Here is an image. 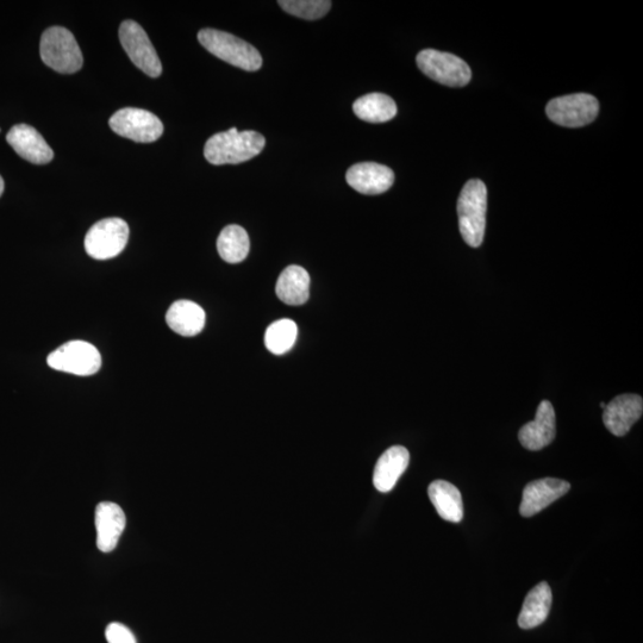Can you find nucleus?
I'll list each match as a JSON object with an SVG mask.
<instances>
[{
  "instance_id": "6e6552de",
  "label": "nucleus",
  "mask_w": 643,
  "mask_h": 643,
  "mask_svg": "<svg viewBox=\"0 0 643 643\" xmlns=\"http://www.w3.org/2000/svg\"><path fill=\"white\" fill-rule=\"evenodd\" d=\"M549 120L566 128L588 126L599 112L597 99L588 93H576L552 99L546 108Z\"/></svg>"
},
{
  "instance_id": "f3484780",
  "label": "nucleus",
  "mask_w": 643,
  "mask_h": 643,
  "mask_svg": "<svg viewBox=\"0 0 643 643\" xmlns=\"http://www.w3.org/2000/svg\"><path fill=\"white\" fill-rule=\"evenodd\" d=\"M410 454L403 446H393L379 458L373 473V484L379 492L387 493L395 488L399 478L407 471Z\"/></svg>"
},
{
  "instance_id": "cd10ccee",
  "label": "nucleus",
  "mask_w": 643,
  "mask_h": 643,
  "mask_svg": "<svg viewBox=\"0 0 643 643\" xmlns=\"http://www.w3.org/2000/svg\"><path fill=\"white\" fill-rule=\"evenodd\" d=\"M605 407H607V404L601 403V408L604 409Z\"/></svg>"
},
{
  "instance_id": "2eb2a0df",
  "label": "nucleus",
  "mask_w": 643,
  "mask_h": 643,
  "mask_svg": "<svg viewBox=\"0 0 643 643\" xmlns=\"http://www.w3.org/2000/svg\"><path fill=\"white\" fill-rule=\"evenodd\" d=\"M97 547L110 553L118 545L127 520L120 505L112 502L99 503L96 509Z\"/></svg>"
},
{
  "instance_id": "b1692460",
  "label": "nucleus",
  "mask_w": 643,
  "mask_h": 643,
  "mask_svg": "<svg viewBox=\"0 0 643 643\" xmlns=\"http://www.w3.org/2000/svg\"><path fill=\"white\" fill-rule=\"evenodd\" d=\"M298 335L297 324L289 318L271 324L265 333V346L273 354L283 355L295 346Z\"/></svg>"
},
{
  "instance_id": "4468645a",
  "label": "nucleus",
  "mask_w": 643,
  "mask_h": 643,
  "mask_svg": "<svg viewBox=\"0 0 643 643\" xmlns=\"http://www.w3.org/2000/svg\"><path fill=\"white\" fill-rule=\"evenodd\" d=\"M570 489V483L555 478H545L529 483L523 490L521 515L532 517L539 514L557 499L565 496Z\"/></svg>"
},
{
  "instance_id": "a878e982",
  "label": "nucleus",
  "mask_w": 643,
  "mask_h": 643,
  "mask_svg": "<svg viewBox=\"0 0 643 643\" xmlns=\"http://www.w3.org/2000/svg\"><path fill=\"white\" fill-rule=\"evenodd\" d=\"M105 636L108 643H137L131 630L118 622L109 624Z\"/></svg>"
},
{
  "instance_id": "4be33fe9",
  "label": "nucleus",
  "mask_w": 643,
  "mask_h": 643,
  "mask_svg": "<svg viewBox=\"0 0 643 643\" xmlns=\"http://www.w3.org/2000/svg\"><path fill=\"white\" fill-rule=\"evenodd\" d=\"M353 111L362 121L384 123L391 121L397 115V105L384 93H370L355 101Z\"/></svg>"
},
{
  "instance_id": "ddd939ff",
  "label": "nucleus",
  "mask_w": 643,
  "mask_h": 643,
  "mask_svg": "<svg viewBox=\"0 0 643 643\" xmlns=\"http://www.w3.org/2000/svg\"><path fill=\"white\" fill-rule=\"evenodd\" d=\"M643 412V399L639 395H621L604 408L603 422L609 432L618 438L627 435Z\"/></svg>"
},
{
  "instance_id": "393cba45",
  "label": "nucleus",
  "mask_w": 643,
  "mask_h": 643,
  "mask_svg": "<svg viewBox=\"0 0 643 643\" xmlns=\"http://www.w3.org/2000/svg\"><path fill=\"white\" fill-rule=\"evenodd\" d=\"M278 4L287 14L308 21L320 20L332 8L329 0H280Z\"/></svg>"
},
{
  "instance_id": "f03ea898",
  "label": "nucleus",
  "mask_w": 643,
  "mask_h": 643,
  "mask_svg": "<svg viewBox=\"0 0 643 643\" xmlns=\"http://www.w3.org/2000/svg\"><path fill=\"white\" fill-rule=\"evenodd\" d=\"M460 233L468 246H482L488 211V189L482 180L467 181L458 201Z\"/></svg>"
},
{
  "instance_id": "423d86ee",
  "label": "nucleus",
  "mask_w": 643,
  "mask_h": 643,
  "mask_svg": "<svg viewBox=\"0 0 643 643\" xmlns=\"http://www.w3.org/2000/svg\"><path fill=\"white\" fill-rule=\"evenodd\" d=\"M129 226L122 218H105L93 226L85 237L86 253L96 260L117 257L126 248Z\"/></svg>"
},
{
  "instance_id": "412c9836",
  "label": "nucleus",
  "mask_w": 643,
  "mask_h": 643,
  "mask_svg": "<svg viewBox=\"0 0 643 643\" xmlns=\"http://www.w3.org/2000/svg\"><path fill=\"white\" fill-rule=\"evenodd\" d=\"M277 296L287 305H302L310 297V276L301 266H289L278 279Z\"/></svg>"
},
{
  "instance_id": "1a4fd4ad",
  "label": "nucleus",
  "mask_w": 643,
  "mask_h": 643,
  "mask_svg": "<svg viewBox=\"0 0 643 643\" xmlns=\"http://www.w3.org/2000/svg\"><path fill=\"white\" fill-rule=\"evenodd\" d=\"M109 124L117 135L140 143L155 142L164 134V124L159 117L142 109L118 110L110 118Z\"/></svg>"
},
{
  "instance_id": "f257e3e1",
  "label": "nucleus",
  "mask_w": 643,
  "mask_h": 643,
  "mask_svg": "<svg viewBox=\"0 0 643 643\" xmlns=\"http://www.w3.org/2000/svg\"><path fill=\"white\" fill-rule=\"evenodd\" d=\"M266 146L265 137L257 131L240 133L236 128L211 136L205 143V159L212 165H236L252 160Z\"/></svg>"
},
{
  "instance_id": "7ed1b4c3",
  "label": "nucleus",
  "mask_w": 643,
  "mask_h": 643,
  "mask_svg": "<svg viewBox=\"0 0 643 643\" xmlns=\"http://www.w3.org/2000/svg\"><path fill=\"white\" fill-rule=\"evenodd\" d=\"M198 41L206 51L241 70L255 72L262 66L258 49L232 34L216 29H203L198 33Z\"/></svg>"
},
{
  "instance_id": "f8f14e48",
  "label": "nucleus",
  "mask_w": 643,
  "mask_h": 643,
  "mask_svg": "<svg viewBox=\"0 0 643 643\" xmlns=\"http://www.w3.org/2000/svg\"><path fill=\"white\" fill-rule=\"evenodd\" d=\"M347 183L362 195L376 196L391 189L395 173L376 162H361L347 171Z\"/></svg>"
},
{
  "instance_id": "6ab92c4d",
  "label": "nucleus",
  "mask_w": 643,
  "mask_h": 643,
  "mask_svg": "<svg viewBox=\"0 0 643 643\" xmlns=\"http://www.w3.org/2000/svg\"><path fill=\"white\" fill-rule=\"evenodd\" d=\"M428 495L443 520L453 523L463 521V497L453 484L445 482V480H435L429 485Z\"/></svg>"
},
{
  "instance_id": "5701e85b",
  "label": "nucleus",
  "mask_w": 643,
  "mask_h": 643,
  "mask_svg": "<svg viewBox=\"0 0 643 643\" xmlns=\"http://www.w3.org/2000/svg\"><path fill=\"white\" fill-rule=\"evenodd\" d=\"M251 242L245 229L236 224L222 230L217 240V251L228 264H240L248 257Z\"/></svg>"
},
{
  "instance_id": "39448f33",
  "label": "nucleus",
  "mask_w": 643,
  "mask_h": 643,
  "mask_svg": "<svg viewBox=\"0 0 643 643\" xmlns=\"http://www.w3.org/2000/svg\"><path fill=\"white\" fill-rule=\"evenodd\" d=\"M417 66L436 83L449 87H463L470 83L472 72L463 59L451 53L424 49L418 53Z\"/></svg>"
},
{
  "instance_id": "a211bd4d",
  "label": "nucleus",
  "mask_w": 643,
  "mask_h": 643,
  "mask_svg": "<svg viewBox=\"0 0 643 643\" xmlns=\"http://www.w3.org/2000/svg\"><path fill=\"white\" fill-rule=\"evenodd\" d=\"M205 311L195 302L178 301L172 304L166 315V322L174 333L192 337L202 332L205 327Z\"/></svg>"
},
{
  "instance_id": "20e7f679",
  "label": "nucleus",
  "mask_w": 643,
  "mask_h": 643,
  "mask_svg": "<svg viewBox=\"0 0 643 643\" xmlns=\"http://www.w3.org/2000/svg\"><path fill=\"white\" fill-rule=\"evenodd\" d=\"M40 55L48 67L62 74L77 73L84 64L76 37L62 27L49 28L42 34Z\"/></svg>"
},
{
  "instance_id": "bb28decb",
  "label": "nucleus",
  "mask_w": 643,
  "mask_h": 643,
  "mask_svg": "<svg viewBox=\"0 0 643 643\" xmlns=\"http://www.w3.org/2000/svg\"><path fill=\"white\" fill-rule=\"evenodd\" d=\"M4 189H5L4 180H3L2 176H0V196L3 195Z\"/></svg>"
},
{
  "instance_id": "9b49d317",
  "label": "nucleus",
  "mask_w": 643,
  "mask_h": 643,
  "mask_svg": "<svg viewBox=\"0 0 643 643\" xmlns=\"http://www.w3.org/2000/svg\"><path fill=\"white\" fill-rule=\"evenodd\" d=\"M6 141L22 159L35 165H46L54 158V152L43 136L28 124L12 127Z\"/></svg>"
},
{
  "instance_id": "aec40b11",
  "label": "nucleus",
  "mask_w": 643,
  "mask_h": 643,
  "mask_svg": "<svg viewBox=\"0 0 643 643\" xmlns=\"http://www.w3.org/2000/svg\"><path fill=\"white\" fill-rule=\"evenodd\" d=\"M552 590L546 582H542L530 590L524 599L518 626L522 629H533L547 620L552 607Z\"/></svg>"
},
{
  "instance_id": "0eeeda50",
  "label": "nucleus",
  "mask_w": 643,
  "mask_h": 643,
  "mask_svg": "<svg viewBox=\"0 0 643 643\" xmlns=\"http://www.w3.org/2000/svg\"><path fill=\"white\" fill-rule=\"evenodd\" d=\"M49 367L55 371L89 377L102 367V357L98 349L85 341H71L59 347L47 359Z\"/></svg>"
},
{
  "instance_id": "dca6fc26",
  "label": "nucleus",
  "mask_w": 643,
  "mask_h": 643,
  "mask_svg": "<svg viewBox=\"0 0 643 643\" xmlns=\"http://www.w3.org/2000/svg\"><path fill=\"white\" fill-rule=\"evenodd\" d=\"M518 439L528 451H540L551 445L555 439V411L551 402L540 403L535 420L524 424Z\"/></svg>"
},
{
  "instance_id": "9d476101",
  "label": "nucleus",
  "mask_w": 643,
  "mask_h": 643,
  "mask_svg": "<svg viewBox=\"0 0 643 643\" xmlns=\"http://www.w3.org/2000/svg\"><path fill=\"white\" fill-rule=\"evenodd\" d=\"M120 40L134 65L147 76L158 78L162 73V65L151 40L139 23L124 21L120 27Z\"/></svg>"
}]
</instances>
